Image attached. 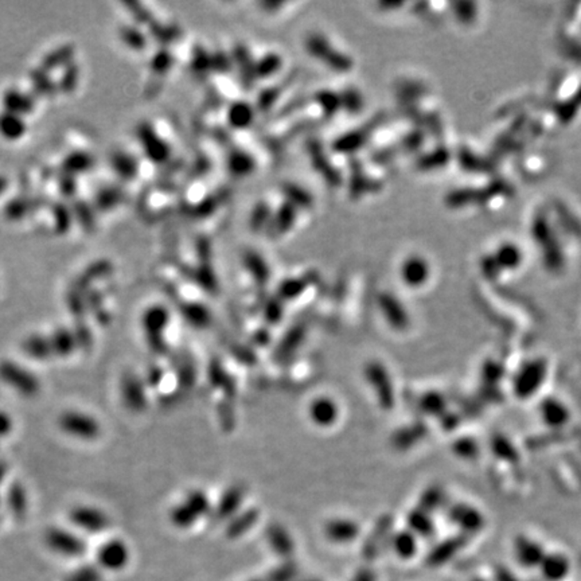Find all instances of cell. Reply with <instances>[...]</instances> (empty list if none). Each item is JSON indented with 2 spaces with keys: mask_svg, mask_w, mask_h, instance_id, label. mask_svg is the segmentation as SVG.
<instances>
[{
  "mask_svg": "<svg viewBox=\"0 0 581 581\" xmlns=\"http://www.w3.org/2000/svg\"><path fill=\"white\" fill-rule=\"evenodd\" d=\"M548 365L544 360L536 358L525 362L518 369L513 378V391L518 398L526 400L534 396L545 382Z\"/></svg>",
  "mask_w": 581,
  "mask_h": 581,
  "instance_id": "cell-1",
  "label": "cell"
},
{
  "mask_svg": "<svg viewBox=\"0 0 581 581\" xmlns=\"http://www.w3.org/2000/svg\"><path fill=\"white\" fill-rule=\"evenodd\" d=\"M452 523L459 526L464 536L478 533L485 528V516L473 506L466 503H457L450 510Z\"/></svg>",
  "mask_w": 581,
  "mask_h": 581,
  "instance_id": "cell-2",
  "label": "cell"
},
{
  "mask_svg": "<svg viewBox=\"0 0 581 581\" xmlns=\"http://www.w3.org/2000/svg\"><path fill=\"white\" fill-rule=\"evenodd\" d=\"M366 376L370 385L376 390L382 408H391L394 403L393 387L385 367L381 364L371 362L366 367Z\"/></svg>",
  "mask_w": 581,
  "mask_h": 581,
  "instance_id": "cell-3",
  "label": "cell"
},
{
  "mask_svg": "<svg viewBox=\"0 0 581 581\" xmlns=\"http://www.w3.org/2000/svg\"><path fill=\"white\" fill-rule=\"evenodd\" d=\"M514 556L521 566L534 569L539 566L546 556V552L544 546L533 538L518 536L514 539Z\"/></svg>",
  "mask_w": 581,
  "mask_h": 581,
  "instance_id": "cell-4",
  "label": "cell"
},
{
  "mask_svg": "<svg viewBox=\"0 0 581 581\" xmlns=\"http://www.w3.org/2000/svg\"><path fill=\"white\" fill-rule=\"evenodd\" d=\"M209 509L208 498L201 493H193L183 505H180L174 513L172 519L178 526H189Z\"/></svg>",
  "mask_w": 581,
  "mask_h": 581,
  "instance_id": "cell-5",
  "label": "cell"
},
{
  "mask_svg": "<svg viewBox=\"0 0 581 581\" xmlns=\"http://www.w3.org/2000/svg\"><path fill=\"white\" fill-rule=\"evenodd\" d=\"M538 569L546 581L565 580L571 572V561L562 553H546Z\"/></svg>",
  "mask_w": 581,
  "mask_h": 581,
  "instance_id": "cell-6",
  "label": "cell"
},
{
  "mask_svg": "<svg viewBox=\"0 0 581 581\" xmlns=\"http://www.w3.org/2000/svg\"><path fill=\"white\" fill-rule=\"evenodd\" d=\"M539 414L544 423L552 428H559L569 420V410L555 397H548L541 403Z\"/></svg>",
  "mask_w": 581,
  "mask_h": 581,
  "instance_id": "cell-7",
  "label": "cell"
},
{
  "mask_svg": "<svg viewBox=\"0 0 581 581\" xmlns=\"http://www.w3.org/2000/svg\"><path fill=\"white\" fill-rule=\"evenodd\" d=\"M466 538L467 536H460V537H452L440 542L430 550L427 557V562L432 566L444 565L446 562L453 559L457 555V552L464 546Z\"/></svg>",
  "mask_w": 581,
  "mask_h": 581,
  "instance_id": "cell-8",
  "label": "cell"
},
{
  "mask_svg": "<svg viewBox=\"0 0 581 581\" xmlns=\"http://www.w3.org/2000/svg\"><path fill=\"white\" fill-rule=\"evenodd\" d=\"M324 533L327 538L337 544H347L354 541L360 534V526L347 519L331 521L326 525Z\"/></svg>",
  "mask_w": 581,
  "mask_h": 581,
  "instance_id": "cell-9",
  "label": "cell"
},
{
  "mask_svg": "<svg viewBox=\"0 0 581 581\" xmlns=\"http://www.w3.org/2000/svg\"><path fill=\"white\" fill-rule=\"evenodd\" d=\"M310 416L319 426H330L338 416V408L331 400L319 398L311 404Z\"/></svg>",
  "mask_w": 581,
  "mask_h": 581,
  "instance_id": "cell-10",
  "label": "cell"
},
{
  "mask_svg": "<svg viewBox=\"0 0 581 581\" xmlns=\"http://www.w3.org/2000/svg\"><path fill=\"white\" fill-rule=\"evenodd\" d=\"M100 559L109 569H117L126 565L128 559V550L121 542H110L103 548Z\"/></svg>",
  "mask_w": 581,
  "mask_h": 581,
  "instance_id": "cell-11",
  "label": "cell"
},
{
  "mask_svg": "<svg viewBox=\"0 0 581 581\" xmlns=\"http://www.w3.org/2000/svg\"><path fill=\"white\" fill-rule=\"evenodd\" d=\"M393 550L401 559H412L417 553V538L410 530H403L391 539Z\"/></svg>",
  "mask_w": 581,
  "mask_h": 581,
  "instance_id": "cell-12",
  "label": "cell"
},
{
  "mask_svg": "<svg viewBox=\"0 0 581 581\" xmlns=\"http://www.w3.org/2000/svg\"><path fill=\"white\" fill-rule=\"evenodd\" d=\"M408 525L410 532L413 534H419L421 537H428L435 532V525L428 512L423 509L412 510L408 516Z\"/></svg>",
  "mask_w": 581,
  "mask_h": 581,
  "instance_id": "cell-13",
  "label": "cell"
},
{
  "mask_svg": "<svg viewBox=\"0 0 581 581\" xmlns=\"http://www.w3.org/2000/svg\"><path fill=\"white\" fill-rule=\"evenodd\" d=\"M268 541L273 550L280 556H289L294 552L292 539L283 528L271 526L268 529Z\"/></svg>",
  "mask_w": 581,
  "mask_h": 581,
  "instance_id": "cell-14",
  "label": "cell"
},
{
  "mask_svg": "<svg viewBox=\"0 0 581 581\" xmlns=\"http://www.w3.org/2000/svg\"><path fill=\"white\" fill-rule=\"evenodd\" d=\"M381 307H382V311H384L387 321L393 327H396L398 330H403V328L407 327L408 318H407L404 310L400 307V304L396 303V301H393L390 298H385L384 301H381Z\"/></svg>",
  "mask_w": 581,
  "mask_h": 581,
  "instance_id": "cell-15",
  "label": "cell"
},
{
  "mask_svg": "<svg viewBox=\"0 0 581 581\" xmlns=\"http://www.w3.org/2000/svg\"><path fill=\"white\" fill-rule=\"evenodd\" d=\"M420 408L423 412H426L427 414H440L444 412L446 409V400L441 394L436 393V391H430L427 394H424L420 400Z\"/></svg>",
  "mask_w": 581,
  "mask_h": 581,
  "instance_id": "cell-16",
  "label": "cell"
},
{
  "mask_svg": "<svg viewBox=\"0 0 581 581\" xmlns=\"http://www.w3.org/2000/svg\"><path fill=\"white\" fill-rule=\"evenodd\" d=\"M76 521L81 525L86 526L85 529L89 530H100L103 529L101 526L104 525V516H101L99 512L92 510V509H84L80 510L77 513H74Z\"/></svg>",
  "mask_w": 581,
  "mask_h": 581,
  "instance_id": "cell-17",
  "label": "cell"
},
{
  "mask_svg": "<svg viewBox=\"0 0 581 581\" xmlns=\"http://www.w3.org/2000/svg\"><path fill=\"white\" fill-rule=\"evenodd\" d=\"M443 499H444V495L439 487H430L424 494L421 495L419 507L430 513L443 503Z\"/></svg>",
  "mask_w": 581,
  "mask_h": 581,
  "instance_id": "cell-18",
  "label": "cell"
},
{
  "mask_svg": "<svg viewBox=\"0 0 581 581\" xmlns=\"http://www.w3.org/2000/svg\"><path fill=\"white\" fill-rule=\"evenodd\" d=\"M241 498H242V495H241L239 490H236V489L230 490L226 496H224V499L221 500V503L218 506V516L224 518V516H229L230 513H233L238 507V503L241 502Z\"/></svg>",
  "mask_w": 581,
  "mask_h": 581,
  "instance_id": "cell-19",
  "label": "cell"
},
{
  "mask_svg": "<svg viewBox=\"0 0 581 581\" xmlns=\"http://www.w3.org/2000/svg\"><path fill=\"white\" fill-rule=\"evenodd\" d=\"M423 433H424V430H421V427H419V426H416L413 428L403 430L396 435L394 443L400 448H407V447H410L414 443V440H417L419 437H421Z\"/></svg>",
  "mask_w": 581,
  "mask_h": 581,
  "instance_id": "cell-20",
  "label": "cell"
},
{
  "mask_svg": "<svg viewBox=\"0 0 581 581\" xmlns=\"http://www.w3.org/2000/svg\"><path fill=\"white\" fill-rule=\"evenodd\" d=\"M493 452L506 460H516V452L512 443L505 437H494L491 441Z\"/></svg>",
  "mask_w": 581,
  "mask_h": 581,
  "instance_id": "cell-21",
  "label": "cell"
},
{
  "mask_svg": "<svg viewBox=\"0 0 581 581\" xmlns=\"http://www.w3.org/2000/svg\"><path fill=\"white\" fill-rule=\"evenodd\" d=\"M255 521H256V516L253 513H246L244 516H238L229 526L228 534L230 537H237V536L245 533L255 523Z\"/></svg>",
  "mask_w": 581,
  "mask_h": 581,
  "instance_id": "cell-22",
  "label": "cell"
},
{
  "mask_svg": "<svg viewBox=\"0 0 581 581\" xmlns=\"http://www.w3.org/2000/svg\"><path fill=\"white\" fill-rule=\"evenodd\" d=\"M296 575V565L292 562H287L283 564L279 568H276L275 571H272L267 581H291Z\"/></svg>",
  "mask_w": 581,
  "mask_h": 581,
  "instance_id": "cell-23",
  "label": "cell"
},
{
  "mask_svg": "<svg viewBox=\"0 0 581 581\" xmlns=\"http://www.w3.org/2000/svg\"><path fill=\"white\" fill-rule=\"evenodd\" d=\"M404 279L410 285H419L426 279V271L421 265L410 262L404 269Z\"/></svg>",
  "mask_w": 581,
  "mask_h": 581,
  "instance_id": "cell-24",
  "label": "cell"
},
{
  "mask_svg": "<svg viewBox=\"0 0 581 581\" xmlns=\"http://www.w3.org/2000/svg\"><path fill=\"white\" fill-rule=\"evenodd\" d=\"M303 337H304V331L303 330H296L295 332H288V335L284 338V341H283V344H281V347H279V350H278V354L279 355H287L289 351H292V350H295L296 347H298V344L301 342V339H303Z\"/></svg>",
  "mask_w": 581,
  "mask_h": 581,
  "instance_id": "cell-25",
  "label": "cell"
},
{
  "mask_svg": "<svg viewBox=\"0 0 581 581\" xmlns=\"http://www.w3.org/2000/svg\"><path fill=\"white\" fill-rule=\"evenodd\" d=\"M453 450L462 457H473L478 452V446L471 439H460L455 443Z\"/></svg>",
  "mask_w": 581,
  "mask_h": 581,
  "instance_id": "cell-26",
  "label": "cell"
},
{
  "mask_svg": "<svg viewBox=\"0 0 581 581\" xmlns=\"http://www.w3.org/2000/svg\"><path fill=\"white\" fill-rule=\"evenodd\" d=\"M502 376H503V369L498 364H489L483 367V378L486 377V380L496 384L502 378Z\"/></svg>",
  "mask_w": 581,
  "mask_h": 581,
  "instance_id": "cell-27",
  "label": "cell"
},
{
  "mask_svg": "<svg viewBox=\"0 0 581 581\" xmlns=\"http://www.w3.org/2000/svg\"><path fill=\"white\" fill-rule=\"evenodd\" d=\"M353 581H376V575H374V572H373L371 569H369V568H362V569H360V571L354 575Z\"/></svg>",
  "mask_w": 581,
  "mask_h": 581,
  "instance_id": "cell-28",
  "label": "cell"
},
{
  "mask_svg": "<svg viewBox=\"0 0 581 581\" xmlns=\"http://www.w3.org/2000/svg\"><path fill=\"white\" fill-rule=\"evenodd\" d=\"M473 581H489V580H485V579H473Z\"/></svg>",
  "mask_w": 581,
  "mask_h": 581,
  "instance_id": "cell-29",
  "label": "cell"
},
{
  "mask_svg": "<svg viewBox=\"0 0 581 581\" xmlns=\"http://www.w3.org/2000/svg\"><path fill=\"white\" fill-rule=\"evenodd\" d=\"M252 581H267V580H252Z\"/></svg>",
  "mask_w": 581,
  "mask_h": 581,
  "instance_id": "cell-30",
  "label": "cell"
},
{
  "mask_svg": "<svg viewBox=\"0 0 581 581\" xmlns=\"http://www.w3.org/2000/svg\"><path fill=\"white\" fill-rule=\"evenodd\" d=\"M311 581H312V580H311ZM314 581H317V580H314Z\"/></svg>",
  "mask_w": 581,
  "mask_h": 581,
  "instance_id": "cell-31",
  "label": "cell"
}]
</instances>
